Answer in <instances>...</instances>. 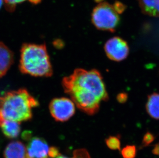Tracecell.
<instances>
[{"instance_id": "17", "label": "cell", "mask_w": 159, "mask_h": 158, "mask_svg": "<svg viewBox=\"0 0 159 158\" xmlns=\"http://www.w3.org/2000/svg\"><path fill=\"white\" fill-rule=\"evenodd\" d=\"M116 100L119 103L124 104L126 103L128 100V94L126 93H120L117 94Z\"/></svg>"}, {"instance_id": "7", "label": "cell", "mask_w": 159, "mask_h": 158, "mask_svg": "<svg viewBox=\"0 0 159 158\" xmlns=\"http://www.w3.org/2000/svg\"><path fill=\"white\" fill-rule=\"evenodd\" d=\"M50 148L44 139L32 138L26 147V158H50Z\"/></svg>"}, {"instance_id": "18", "label": "cell", "mask_w": 159, "mask_h": 158, "mask_svg": "<svg viewBox=\"0 0 159 158\" xmlns=\"http://www.w3.org/2000/svg\"><path fill=\"white\" fill-rule=\"evenodd\" d=\"M4 1L8 6L10 7V9H14L12 8V7H14L16 4L24 1L25 0H4Z\"/></svg>"}, {"instance_id": "15", "label": "cell", "mask_w": 159, "mask_h": 158, "mask_svg": "<svg viewBox=\"0 0 159 158\" xmlns=\"http://www.w3.org/2000/svg\"><path fill=\"white\" fill-rule=\"evenodd\" d=\"M51 158H90V156L87 151L85 149H78L74 151L73 153V156L72 158L64 156L61 155H59L56 157Z\"/></svg>"}, {"instance_id": "3", "label": "cell", "mask_w": 159, "mask_h": 158, "mask_svg": "<svg viewBox=\"0 0 159 158\" xmlns=\"http://www.w3.org/2000/svg\"><path fill=\"white\" fill-rule=\"evenodd\" d=\"M19 68L22 73L32 76H52L53 69L46 45L23 44L21 49Z\"/></svg>"}, {"instance_id": "14", "label": "cell", "mask_w": 159, "mask_h": 158, "mask_svg": "<svg viewBox=\"0 0 159 158\" xmlns=\"http://www.w3.org/2000/svg\"><path fill=\"white\" fill-rule=\"evenodd\" d=\"M136 147L134 145H128L122 150V155L124 158H134L136 156Z\"/></svg>"}, {"instance_id": "11", "label": "cell", "mask_w": 159, "mask_h": 158, "mask_svg": "<svg viewBox=\"0 0 159 158\" xmlns=\"http://www.w3.org/2000/svg\"><path fill=\"white\" fill-rule=\"evenodd\" d=\"M146 108L151 117L159 120V94L154 93L148 95Z\"/></svg>"}, {"instance_id": "12", "label": "cell", "mask_w": 159, "mask_h": 158, "mask_svg": "<svg viewBox=\"0 0 159 158\" xmlns=\"http://www.w3.org/2000/svg\"><path fill=\"white\" fill-rule=\"evenodd\" d=\"M139 2L144 14L159 17V0H139Z\"/></svg>"}, {"instance_id": "2", "label": "cell", "mask_w": 159, "mask_h": 158, "mask_svg": "<svg viewBox=\"0 0 159 158\" xmlns=\"http://www.w3.org/2000/svg\"><path fill=\"white\" fill-rule=\"evenodd\" d=\"M38 105L37 100L25 89L7 92L0 97V123L3 120L19 123L30 120L32 109Z\"/></svg>"}, {"instance_id": "4", "label": "cell", "mask_w": 159, "mask_h": 158, "mask_svg": "<svg viewBox=\"0 0 159 158\" xmlns=\"http://www.w3.org/2000/svg\"><path fill=\"white\" fill-rule=\"evenodd\" d=\"M119 14L114 5L102 2L93 9L92 22L98 29L113 33L120 21Z\"/></svg>"}, {"instance_id": "9", "label": "cell", "mask_w": 159, "mask_h": 158, "mask_svg": "<svg viewBox=\"0 0 159 158\" xmlns=\"http://www.w3.org/2000/svg\"><path fill=\"white\" fill-rule=\"evenodd\" d=\"M4 157V158H26L25 146L20 141H12L5 148Z\"/></svg>"}, {"instance_id": "16", "label": "cell", "mask_w": 159, "mask_h": 158, "mask_svg": "<svg viewBox=\"0 0 159 158\" xmlns=\"http://www.w3.org/2000/svg\"><path fill=\"white\" fill-rule=\"evenodd\" d=\"M155 140V136L152 133L147 132L144 135L143 139V146H147L153 142Z\"/></svg>"}, {"instance_id": "1", "label": "cell", "mask_w": 159, "mask_h": 158, "mask_svg": "<svg viewBox=\"0 0 159 158\" xmlns=\"http://www.w3.org/2000/svg\"><path fill=\"white\" fill-rule=\"evenodd\" d=\"M62 85L77 107L88 115L97 113L101 102L109 100L102 75L95 69H76L72 75L63 78Z\"/></svg>"}, {"instance_id": "13", "label": "cell", "mask_w": 159, "mask_h": 158, "mask_svg": "<svg viewBox=\"0 0 159 158\" xmlns=\"http://www.w3.org/2000/svg\"><path fill=\"white\" fill-rule=\"evenodd\" d=\"M106 143L110 149L113 150H120V142L119 137L111 136L106 140Z\"/></svg>"}, {"instance_id": "21", "label": "cell", "mask_w": 159, "mask_h": 158, "mask_svg": "<svg viewBox=\"0 0 159 158\" xmlns=\"http://www.w3.org/2000/svg\"><path fill=\"white\" fill-rule=\"evenodd\" d=\"M2 4H3V0H0V8L1 7Z\"/></svg>"}, {"instance_id": "8", "label": "cell", "mask_w": 159, "mask_h": 158, "mask_svg": "<svg viewBox=\"0 0 159 158\" xmlns=\"http://www.w3.org/2000/svg\"><path fill=\"white\" fill-rule=\"evenodd\" d=\"M14 62V54L2 42H0V78L4 76Z\"/></svg>"}, {"instance_id": "5", "label": "cell", "mask_w": 159, "mask_h": 158, "mask_svg": "<svg viewBox=\"0 0 159 158\" xmlns=\"http://www.w3.org/2000/svg\"><path fill=\"white\" fill-rule=\"evenodd\" d=\"M49 109L54 119L59 122H65L74 115L75 104L72 100L67 98H57L50 102Z\"/></svg>"}, {"instance_id": "20", "label": "cell", "mask_w": 159, "mask_h": 158, "mask_svg": "<svg viewBox=\"0 0 159 158\" xmlns=\"http://www.w3.org/2000/svg\"><path fill=\"white\" fill-rule=\"evenodd\" d=\"M29 1H30V2L34 3V4H38V3H40L41 0H29Z\"/></svg>"}, {"instance_id": "10", "label": "cell", "mask_w": 159, "mask_h": 158, "mask_svg": "<svg viewBox=\"0 0 159 158\" xmlns=\"http://www.w3.org/2000/svg\"><path fill=\"white\" fill-rule=\"evenodd\" d=\"M0 127L5 136L10 139L17 138L21 131L20 123L8 120H3L0 123Z\"/></svg>"}, {"instance_id": "19", "label": "cell", "mask_w": 159, "mask_h": 158, "mask_svg": "<svg viewBox=\"0 0 159 158\" xmlns=\"http://www.w3.org/2000/svg\"><path fill=\"white\" fill-rule=\"evenodd\" d=\"M152 152L154 155L159 156V144H157L155 145Z\"/></svg>"}, {"instance_id": "6", "label": "cell", "mask_w": 159, "mask_h": 158, "mask_svg": "<svg viewBox=\"0 0 159 158\" xmlns=\"http://www.w3.org/2000/svg\"><path fill=\"white\" fill-rule=\"evenodd\" d=\"M104 49L108 58L116 62L125 60L129 53L127 42L119 37H114L107 41Z\"/></svg>"}]
</instances>
